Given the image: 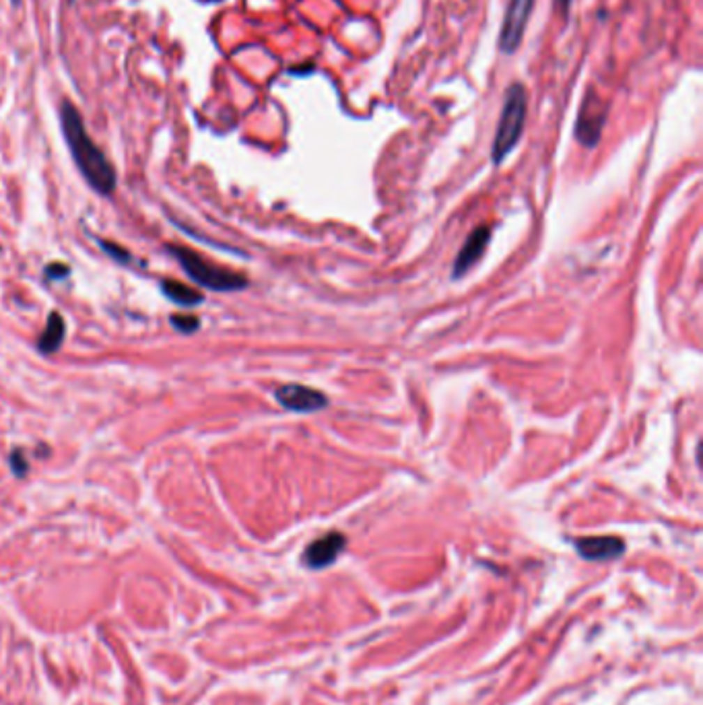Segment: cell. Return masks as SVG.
I'll return each mask as SVG.
<instances>
[{
    "mask_svg": "<svg viewBox=\"0 0 703 705\" xmlns=\"http://www.w3.org/2000/svg\"><path fill=\"white\" fill-rule=\"evenodd\" d=\"M169 252L176 256V260L184 266V270L188 272V277L199 283L206 289L213 291H240L248 285V279L240 272L221 268L213 262H208L206 258H202L201 254L192 252L188 248L182 246H169Z\"/></svg>",
    "mask_w": 703,
    "mask_h": 705,
    "instance_id": "obj_3",
    "label": "cell"
},
{
    "mask_svg": "<svg viewBox=\"0 0 703 705\" xmlns=\"http://www.w3.org/2000/svg\"><path fill=\"white\" fill-rule=\"evenodd\" d=\"M575 551L588 561H610L625 551V543L619 536H586L573 541Z\"/></svg>",
    "mask_w": 703,
    "mask_h": 705,
    "instance_id": "obj_8",
    "label": "cell"
},
{
    "mask_svg": "<svg viewBox=\"0 0 703 705\" xmlns=\"http://www.w3.org/2000/svg\"><path fill=\"white\" fill-rule=\"evenodd\" d=\"M489 233H491V229H489L487 225H483V227L474 229V231L468 235L466 244L462 246V250H460L458 258H456V262H454V277L464 274V272L481 258V254L485 252V248H487V244H489Z\"/></svg>",
    "mask_w": 703,
    "mask_h": 705,
    "instance_id": "obj_9",
    "label": "cell"
},
{
    "mask_svg": "<svg viewBox=\"0 0 703 705\" xmlns=\"http://www.w3.org/2000/svg\"><path fill=\"white\" fill-rule=\"evenodd\" d=\"M46 272H48V277H52V279H64V277H68V266H64V264H50L48 268H46Z\"/></svg>",
    "mask_w": 703,
    "mask_h": 705,
    "instance_id": "obj_15",
    "label": "cell"
},
{
    "mask_svg": "<svg viewBox=\"0 0 703 705\" xmlns=\"http://www.w3.org/2000/svg\"><path fill=\"white\" fill-rule=\"evenodd\" d=\"M604 122H606V103L594 89H588L578 114L575 139L584 147H594L603 137Z\"/></svg>",
    "mask_w": 703,
    "mask_h": 705,
    "instance_id": "obj_4",
    "label": "cell"
},
{
    "mask_svg": "<svg viewBox=\"0 0 703 705\" xmlns=\"http://www.w3.org/2000/svg\"><path fill=\"white\" fill-rule=\"evenodd\" d=\"M171 324L180 332H194L199 328V318L194 316H171Z\"/></svg>",
    "mask_w": 703,
    "mask_h": 705,
    "instance_id": "obj_12",
    "label": "cell"
},
{
    "mask_svg": "<svg viewBox=\"0 0 703 705\" xmlns=\"http://www.w3.org/2000/svg\"><path fill=\"white\" fill-rule=\"evenodd\" d=\"M161 289L163 293L171 300L173 303L178 305H186V307H192V305H199L202 302V293L192 289V287H186L184 283L180 281H163L161 283Z\"/></svg>",
    "mask_w": 703,
    "mask_h": 705,
    "instance_id": "obj_11",
    "label": "cell"
},
{
    "mask_svg": "<svg viewBox=\"0 0 703 705\" xmlns=\"http://www.w3.org/2000/svg\"><path fill=\"white\" fill-rule=\"evenodd\" d=\"M60 122L72 159L81 169V173L85 176V180L89 182V186L101 194H111L116 188V171L105 159V155L100 151V147L87 134L85 124L70 101H62Z\"/></svg>",
    "mask_w": 703,
    "mask_h": 705,
    "instance_id": "obj_1",
    "label": "cell"
},
{
    "mask_svg": "<svg viewBox=\"0 0 703 705\" xmlns=\"http://www.w3.org/2000/svg\"><path fill=\"white\" fill-rule=\"evenodd\" d=\"M555 4H557V8L561 10V15L567 17V10H569V6H571V0H555Z\"/></svg>",
    "mask_w": 703,
    "mask_h": 705,
    "instance_id": "obj_16",
    "label": "cell"
},
{
    "mask_svg": "<svg viewBox=\"0 0 703 705\" xmlns=\"http://www.w3.org/2000/svg\"><path fill=\"white\" fill-rule=\"evenodd\" d=\"M10 464H13V470H15V474H19V477H23V474H25V470H27V462H25V456H23V452L13 454V456H10Z\"/></svg>",
    "mask_w": 703,
    "mask_h": 705,
    "instance_id": "obj_14",
    "label": "cell"
},
{
    "mask_svg": "<svg viewBox=\"0 0 703 705\" xmlns=\"http://www.w3.org/2000/svg\"><path fill=\"white\" fill-rule=\"evenodd\" d=\"M345 547H347V536L343 532H328L326 536L314 541L303 551V565H307L311 569L328 567L337 561V557L343 553Z\"/></svg>",
    "mask_w": 703,
    "mask_h": 705,
    "instance_id": "obj_7",
    "label": "cell"
},
{
    "mask_svg": "<svg viewBox=\"0 0 703 705\" xmlns=\"http://www.w3.org/2000/svg\"><path fill=\"white\" fill-rule=\"evenodd\" d=\"M64 332H66V326H64V320L60 313H50L48 318V326L42 334V339L38 341V349L44 352V355H50V352H56L60 349L62 341H64Z\"/></svg>",
    "mask_w": 703,
    "mask_h": 705,
    "instance_id": "obj_10",
    "label": "cell"
},
{
    "mask_svg": "<svg viewBox=\"0 0 703 705\" xmlns=\"http://www.w3.org/2000/svg\"><path fill=\"white\" fill-rule=\"evenodd\" d=\"M534 0H507L502 31H500V50L503 54H513L520 48L524 29L528 25Z\"/></svg>",
    "mask_w": 703,
    "mask_h": 705,
    "instance_id": "obj_5",
    "label": "cell"
},
{
    "mask_svg": "<svg viewBox=\"0 0 703 705\" xmlns=\"http://www.w3.org/2000/svg\"><path fill=\"white\" fill-rule=\"evenodd\" d=\"M101 248H103L105 252L109 254L111 258L120 260V262H128V260H130V256H128V252H126V250H122V248H118V246H114V244L101 242Z\"/></svg>",
    "mask_w": 703,
    "mask_h": 705,
    "instance_id": "obj_13",
    "label": "cell"
},
{
    "mask_svg": "<svg viewBox=\"0 0 703 705\" xmlns=\"http://www.w3.org/2000/svg\"><path fill=\"white\" fill-rule=\"evenodd\" d=\"M528 111V95L522 83H511L503 95L502 116L493 141V161L502 163L522 139Z\"/></svg>",
    "mask_w": 703,
    "mask_h": 705,
    "instance_id": "obj_2",
    "label": "cell"
},
{
    "mask_svg": "<svg viewBox=\"0 0 703 705\" xmlns=\"http://www.w3.org/2000/svg\"><path fill=\"white\" fill-rule=\"evenodd\" d=\"M275 398L287 410L293 412H316L328 406L326 394L303 384H285L275 390Z\"/></svg>",
    "mask_w": 703,
    "mask_h": 705,
    "instance_id": "obj_6",
    "label": "cell"
}]
</instances>
